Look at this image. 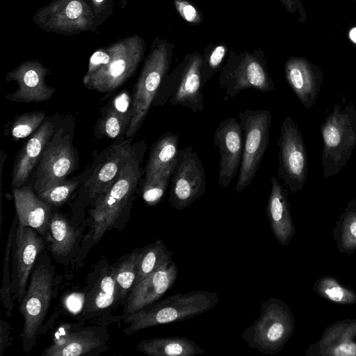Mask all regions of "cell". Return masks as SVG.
Wrapping results in <instances>:
<instances>
[{
	"instance_id": "obj_1",
	"label": "cell",
	"mask_w": 356,
	"mask_h": 356,
	"mask_svg": "<svg viewBox=\"0 0 356 356\" xmlns=\"http://www.w3.org/2000/svg\"><path fill=\"white\" fill-rule=\"evenodd\" d=\"M145 145L122 168L108 191L99 195L90 209L86 225L88 232L82 238L74 259L76 266L85 259L90 248L104 234L112 229H123L122 213L134 195L140 177L142 154Z\"/></svg>"
},
{
	"instance_id": "obj_2",
	"label": "cell",
	"mask_w": 356,
	"mask_h": 356,
	"mask_svg": "<svg viewBox=\"0 0 356 356\" xmlns=\"http://www.w3.org/2000/svg\"><path fill=\"white\" fill-rule=\"evenodd\" d=\"M219 301L216 292L192 291L168 296L131 314L111 315L96 323L106 326L122 321L129 324L123 331L130 335L146 328L193 318L211 309Z\"/></svg>"
},
{
	"instance_id": "obj_3",
	"label": "cell",
	"mask_w": 356,
	"mask_h": 356,
	"mask_svg": "<svg viewBox=\"0 0 356 356\" xmlns=\"http://www.w3.org/2000/svg\"><path fill=\"white\" fill-rule=\"evenodd\" d=\"M56 269L46 250L38 256L25 294L19 301L24 324L22 349L29 353L35 346L56 292Z\"/></svg>"
},
{
	"instance_id": "obj_4",
	"label": "cell",
	"mask_w": 356,
	"mask_h": 356,
	"mask_svg": "<svg viewBox=\"0 0 356 356\" xmlns=\"http://www.w3.org/2000/svg\"><path fill=\"white\" fill-rule=\"evenodd\" d=\"M323 178L337 175L356 147V106L336 104L321 124Z\"/></svg>"
},
{
	"instance_id": "obj_5",
	"label": "cell",
	"mask_w": 356,
	"mask_h": 356,
	"mask_svg": "<svg viewBox=\"0 0 356 356\" xmlns=\"http://www.w3.org/2000/svg\"><path fill=\"white\" fill-rule=\"evenodd\" d=\"M175 44L166 38L156 37L145 58L135 85L131 103L132 116L125 136H134L140 128L153 104L161 84L168 73Z\"/></svg>"
},
{
	"instance_id": "obj_6",
	"label": "cell",
	"mask_w": 356,
	"mask_h": 356,
	"mask_svg": "<svg viewBox=\"0 0 356 356\" xmlns=\"http://www.w3.org/2000/svg\"><path fill=\"white\" fill-rule=\"evenodd\" d=\"M295 318L289 306L277 298L261 305L258 318L242 333L248 346L268 355L282 351L293 334Z\"/></svg>"
},
{
	"instance_id": "obj_7",
	"label": "cell",
	"mask_w": 356,
	"mask_h": 356,
	"mask_svg": "<svg viewBox=\"0 0 356 356\" xmlns=\"http://www.w3.org/2000/svg\"><path fill=\"white\" fill-rule=\"evenodd\" d=\"M266 61L265 51L261 48L252 51L229 49L218 76L219 87L225 92L223 101L248 88L262 92L274 90V82Z\"/></svg>"
},
{
	"instance_id": "obj_8",
	"label": "cell",
	"mask_w": 356,
	"mask_h": 356,
	"mask_svg": "<svg viewBox=\"0 0 356 356\" xmlns=\"http://www.w3.org/2000/svg\"><path fill=\"white\" fill-rule=\"evenodd\" d=\"M202 54L195 51L185 54L178 65L164 77L153 106L167 102L181 106L194 113L204 108L201 75Z\"/></svg>"
},
{
	"instance_id": "obj_9",
	"label": "cell",
	"mask_w": 356,
	"mask_h": 356,
	"mask_svg": "<svg viewBox=\"0 0 356 356\" xmlns=\"http://www.w3.org/2000/svg\"><path fill=\"white\" fill-rule=\"evenodd\" d=\"M110 45L108 63L92 74L83 76V83L89 89L106 92L118 88L136 72L144 58L145 42L138 35L126 37Z\"/></svg>"
},
{
	"instance_id": "obj_10",
	"label": "cell",
	"mask_w": 356,
	"mask_h": 356,
	"mask_svg": "<svg viewBox=\"0 0 356 356\" xmlns=\"http://www.w3.org/2000/svg\"><path fill=\"white\" fill-rule=\"evenodd\" d=\"M239 123L243 134V149L236 192L245 189L252 181L268 148L272 122L268 109L241 111Z\"/></svg>"
},
{
	"instance_id": "obj_11",
	"label": "cell",
	"mask_w": 356,
	"mask_h": 356,
	"mask_svg": "<svg viewBox=\"0 0 356 356\" xmlns=\"http://www.w3.org/2000/svg\"><path fill=\"white\" fill-rule=\"evenodd\" d=\"M33 20L47 32L69 36L98 28L90 0H53L39 8Z\"/></svg>"
},
{
	"instance_id": "obj_12",
	"label": "cell",
	"mask_w": 356,
	"mask_h": 356,
	"mask_svg": "<svg viewBox=\"0 0 356 356\" xmlns=\"http://www.w3.org/2000/svg\"><path fill=\"white\" fill-rule=\"evenodd\" d=\"M278 177L292 194L303 188L308 170L306 147L298 124L286 116L278 140Z\"/></svg>"
},
{
	"instance_id": "obj_13",
	"label": "cell",
	"mask_w": 356,
	"mask_h": 356,
	"mask_svg": "<svg viewBox=\"0 0 356 356\" xmlns=\"http://www.w3.org/2000/svg\"><path fill=\"white\" fill-rule=\"evenodd\" d=\"M109 334L105 325L60 323L52 335L51 344L42 356L99 355L108 348Z\"/></svg>"
},
{
	"instance_id": "obj_14",
	"label": "cell",
	"mask_w": 356,
	"mask_h": 356,
	"mask_svg": "<svg viewBox=\"0 0 356 356\" xmlns=\"http://www.w3.org/2000/svg\"><path fill=\"white\" fill-rule=\"evenodd\" d=\"M168 203L181 211L205 193L207 181L202 161L191 146L179 150L170 180Z\"/></svg>"
},
{
	"instance_id": "obj_15",
	"label": "cell",
	"mask_w": 356,
	"mask_h": 356,
	"mask_svg": "<svg viewBox=\"0 0 356 356\" xmlns=\"http://www.w3.org/2000/svg\"><path fill=\"white\" fill-rule=\"evenodd\" d=\"M84 308L77 317L79 322H92L111 316V312L120 304L113 266L106 259L99 260L88 274L85 288Z\"/></svg>"
},
{
	"instance_id": "obj_16",
	"label": "cell",
	"mask_w": 356,
	"mask_h": 356,
	"mask_svg": "<svg viewBox=\"0 0 356 356\" xmlns=\"http://www.w3.org/2000/svg\"><path fill=\"white\" fill-rule=\"evenodd\" d=\"M75 164L76 157L70 140L58 130L40 157L34 184L35 191L42 192L65 181Z\"/></svg>"
},
{
	"instance_id": "obj_17",
	"label": "cell",
	"mask_w": 356,
	"mask_h": 356,
	"mask_svg": "<svg viewBox=\"0 0 356 356\" xmlns=\"http://www.w3.org/2000/svg\"><path fill=\"white\" fill-rule=\"evenodd\" d=\"M41 236L35 229L18 221L13 243L15 272L12 286L14 299L18 302L25 294L34 264L44 248Z\"/></svg>"
},
{
	"instance_id": "obj_18",
	"label": "cell",
	"mask_w": 356,
	"mask_h": 356,
	"mask_svg": "<svg viewBox=\"0 0 356 356\" xmlns=\"http://www.w3.org/2000/svg\"><path fill=\"white\" fill-rule=\"evenodd\" d=\"M213 144L220 155L218 185L227 188L241 163L243 134L239 121L233 117L224 119L215 131Z\"/></svg>"
},
{
	"instance_id": "obj_19",
	"label": "cell",
	"mask_w": 356,
	"mask_h": 356,
	"mask_svg": "<svg viewBox=\"0 0 356 356\" xmlns=\"http://www.w3.org/2000/svg\"><path fill=\"white\" fill-rule=\"evenodd\" d=\"M51 72L40 61L26 60L10 71L6 81H15L18 88L6 96L7 100L17 103L42 102L49 100L56 90L47 86L45 77Z\"/></svg>"
},
{
	"instance_id": "obj_20",
	"label": "cell",
	"mask_w": 356,
	"mask_h": 356,
	"mask_svg": "<svg viewBox=\"0 0 356 356\" xmlns=\"http://www.w3.org/2000/svg\"><path fill=\"white\" fill-rule=\"evenodd\" d=\"M178 268L172 259L136 284L123 302L122 314H131L161 298L175 284Z\"/></svg>"
},
{
	"instance_id": "obj_21",
	"label": "cell",
	"mask_w": 356,
	"mask_h": 356,
	"mask_svg": "<svg viewBox=\"0 0 356 356\" xmlns=\"http://www.w3.org/2000/svg\"><path fill=\"white\" fill-rule=\"evenodd\" d=\"M286 80L306 108L316 103L323 81V72L302 56H291L284 65Z\"/></svg>"
},
{
	"instance_id": "obj_22",
	"label": "cell",
	"mask_w": 356,
	"mask_h": 356,
	"mask_svg": "<svg viewBox=\"0 0 356 356\" xmlns=\"http://www.w3.org/2000/svg\"><path fill=\"white\" fill-rule=\"evenodd\" d=\"M356 319L337 321L306 350L307 356H356Z\"/></svg>"
},
{
	"instance_id": "obj_23",
	"label": "cell",
	"mask_w": 356,
	"mask_h": 356,
	"mask_svg": "<svg viewBox=\"0 0 356 356\" xmlns=\"http://www.w3.org/2000/svg\"><path fill=\"white\" fill-rule=\"evenodd\" d=\"M270 183L266 216L275 238L280 245L285 246L296 233L289 208L288 190L274 176L270 178Z\"/></svg>"
},
{
	"instance_id": "obj_24",
	"label": "cell",
	"mask_w": 356,
	"mask_h": 356,
	"mask_svg": "<svg viewBox=\"0 0 356 356\" xmlns=\"http://www.w3.org/2000/svg\"><path fill=\"white\" fill-rule=\"evenodd\" d=\"M138 152L128 143L112 147L104 162L99 165L85 185L89 200L108 191L118 179L125 165Z\"/></svg>"
},
{
	"instance_id": "obj_25",
	"label": "cell",
	"mask_w": 356,
	"mask_h": 356,
	"mask_svg": "<svg viewBox=\"0 0 356 356\" xmlns=\"http://www.w3.org/2000/svg\"><path fill=\"white\" fill-rule=\"evenodd\" d=\"M54 131L49 121L43 122L24 145L16 157L12 172V186L19 188L25 183Z\"/></svg>"
},
{
	"instance_id": "obj_26",
	"label": "cell",
	"mask_w": 356,
	"mask_h": 356,
	"mask_svg": "<svg viewBox=\"0 0 356 356\" xmlns=\"http://www.w3.org/2000/svg\"><path fill=\"white\" fill-rule=\"evenodd\" d=\"M13 193L19 222L44 235L53 213L51 207L35 195L31 187L14 188Z\"/></svg>"
},
{
	"instance_id": "obj_27",
	"label": "cell",
	"mask_w": 356,
	"mask_h": 356,
	"mask_svg": "<svg viewBox=\"0 0 356 356\" xmlns=\"http://www.w3.org/2000/svg\"><path fill=\"white\" fill-rule=\"evenodd\" d=\"M84 225H72L63 215L53 212L49 229L45 234L50 251L59 261L72 255L81 239Z\"/></svg>"
},
{
	"instance_id": "obj_28",
	"label": "cell",
	"mask_w": 356,
	"mask_h": 356,
	"mask_svg": "<svg viewBox=\"0 0 356 356\" xmlns=\"http://www.w3.org/2000/svg\"><path fill=\"white\" fill-rule=\"evenodd\" d=\"M136 350L149 356H195L205 353L193 340L185 337L143 339Z\"/></svg>"
},
{
	"instance_id": "obj_29",
	"label": "cell",
	"mask_w": 356,
	"mask_h": 356,
	"mask_svg": "<svg viewBox=\"0 0 356 356\" xmlns=\"http://www.w3.org/2000/svg\"><path fill=\"white\" fill-rule=\"evenodd\" d=\"M179 141L178 134L167 131L154 143L145 166V179L152 177L176 161L179 150Z\"/></svg>"
},
{
	"instance_id": "obj_30",
	"label": "cell",
	"mask_w": 356,
	"mask_h": 356,
	"mask_svg": "<svg viewBox=\"0 0 356 356\" xmlns=\"http://www.w3.org/2000/svg\"><path fill=\"white\" fill-rule=\"evenodd\" d=\"M332 236L340 254H353L356 251V200H350L337 216Z\"/></svg>"
},
{
	"instance_id": "obj_31",
	"label": "cell",
	"mask_w": 356,
	"mask_h": 356,
	"mask_svg": "<svg viewBox=\"0 0 356 356\" xmlns=\"http://www.w3.org/2000/svg\"><path fill=\"white\" fill-rule=\"evenodd\" d=\"M172 255L173 253L160 239L140 248L138 257L137 273L134 286L160 268L167 261L172 259Z\"/></svg>"
},
{
	"instance_id": "obj_32",
	"label": "cell",
	"mask_w": 356,
	"mask_h": 356,
	"mask_svg": "<svg viewBox=\"0 0 356 356\" xmlns=\"http://www.w3.org/2000/svg\"><path fill=\"white\" fill-rule=\"evenodd\" d=\"M139 250L140 248L132 250L112 265L120 304H122L134 286Z\"/></svg>"
},
{
	"instance_id": "obj_33",
	"label": "cell",
	"mask_w": 356,
	"mask_h": 356,
	"mask_svg": "<svg viewBox=\"0 0 356 356\" xmlns=\"http://www.w3.org/2000/svg\"><path fill=\"white\" fill-rule=\"evenodd\" d=\"M312 289L319 296L330 302L343 305L356 303V292L333 276L321 277Z\"/></svg>"
},
{
	"instance_id": "obj_34",
	"label": "cell",
	"mask_w": 356,
	"mask_h": 356,
	"mask_svg": "<svg viewBox=\"0 0 356 356\" xmlns=\"http://www.w3.org/2000/svg\"><path fill=\"white\" fill-rule=\"evenodd\" d=\"M176 161L152 177L145 179L142 188V197L147 205L158 204L165 195L171 180Z\"/></svg>"
},
{
	"instance_id": "obj_35",
	"label": "cell",
	"mask_w": 356,
	"mask_h": 356,
	"mask_svg": "<svg viewBox=\"0 0 356 356\" xmlns=\"http://www.w3.org/2000/svg\"><path fill=\"white\" fill-rule=\"evenodd\" d=\"M229 52L226 42H220L217 44H209L204 49L202 54L201 75L204 87L207 83L224 65V62Z\"/></svg>"
},
{
	"instance_id": "obj_36",
	"label": "cell",
	"mask_w": 356,
	"mask_h": 356,
	"mask_svg": "<svg viewBox=\"0 0 356 356\" xmlns=\"http://www.w3.org/2000/svg\"><path fill=\"white\" fill-rule=\"evenodd\" d=\"M18 221V217L16 216L8 232V236L5 248L3 277L0 290L1 302L6 310V316L8 317L12 316L14 307L13 299H12V280L10 273V260L11 253L13 252L14 236L17 227Z\"/></svg>"
},
{
	"instance_id": "obj_37",
	"label": "cell",
	"mask_w": 356,
	"mask_h": 356,
	"mask_svg": "<svg viewBox=\"0 0 356 356\" xmlns=\"http://www.w3.org/2000/svg\"><path fill=\"white\" fill-rule=\"evenodd\" d=\"M45 118L44 111L25 113L17 116L10 127V134L15 139L26 138L35 132Z\"/></svg>"
},
{
	"instance_id": "obj_38",
	"label": "cell",
	"mask_w": 356,
	"mask_h": 356,
	"mask_svg": "<svg viewBox=\"0 0 356 356\" xmlns=\"http://www.w3.org/2000/svg\"><path fill=\"white\" fill-rule=\"evenodd\" d=\"M131 116V113H124L112 107L100 123L101 131L111 138H117L127 128Z\"/></svg>"
},
{
	"instance_id": "obj_39",
	"label": "cell",
	"mask_w": 356,
	"mask_h": 356,
	"mask_svg": "<svg viewBox=\"0 0 356 356\" xmlns=\"http://www.w3.org/2000/svg\"><path fill=\"white\" fill-rule=\"evenodd\" d=\"M79 180H65L46 191L38 193V196L52 207H61L76 188Z\"/></svg>"
},
{
	"instance_id": "obj_40",
	"label": "cell",
	"mask_w": 356,
	"mask_h": 356,
	"mask_svg": "<svg viewBox=\"0 0 356 356\" xmlns=\"http://www.w3.org/2000/svg\"><path fill=\"white\" fill-rule=\"evenodd\" d=\"M179 15L189 25H199L203 21L200 10L189 0H173Z\"/></svg>"
},
{
	"instance_id": "obj_41",
	"label": "cell",
	"mask_w": 356,
	"mask_h": 356,
	"mask_svg": "<svg viewBox=\"0 0 356 356\" xmlns=\"http://www.w3.org/2000/svg\"><path fill=\"white\" fill-rule=\"evenodd\" d=\"M85 300V291H74L63 297L62 304L68 313L79 316L84 308Z\"/></svg>"
},
{
	"instance_id": "obj_42",
	"label": "cell",
	"mask_w": 356,
	"mask_h": 356,
	"mask_svg": "<svg viewBox=\"0 0 356 356\" xmlns=\"http://www.w3.org/2000/svg\"><path fill=\"white\" fill-rule=\"evenodd\" d=\"M115 0H90L97 26H100L112 13Z\"/></svg>"
},
{
	"instance_id": "obj_43",
	"label": "cell",
	"mask_w": 356,
	"mask_h": 356,
	"mask_svg": "<svg viewBox=\"0 0 356 356\" xmlns=\"http://www.w3.org/2000/svg\"><path fill=\"white\" fill-rule=\"evenodd\" d=\"M288 13L297 17L300 23L307 22V13L301 0H279Z\"/></svg>"
},
{
	"instance_id": "obj_44",
	"label": "cell",
	"mask_w": 356,
	"mask_h": 356,
	"mask_svg": "<svg viewBox=\"0 0 356 356\" xmlns=\"http://www.w3.org/2000/svg\"><path fill=\"white\" fill-rule=\"evenodd\" d=\"M12 327L4 319L0 321V355L3 356L5 350L11 346Z\"/></svg>"
},
{
	"instance_id": "obj_45",
	"label": "cell",
	"mask_w": 356,
	"mask_h": 356,
	"mask_svg": "<svg viewBox=\"0 0 356 356\" xmlns=\"http://www.w3.org/2000/svg\"><path fill=\"white\" fill-rule=\"evenodd\" d=\"M347 35L352 45L356 48V25L349 28Z\"/></svg>"
},
{
	"instance_id": "obj_46",
	"label": "cell",
	"mask_w": 356,
	"mask_h": 356,
	"mask_svg": "<svg viewBox=\"0 0 356 356\" xmlns=\"http://www.w3.org/2000/svg\"><path fill=\"white\" fill-rule=\"evenodd\" d=\"M121 1H122V0H121ZM124 1H125L127 2L128 0H124Z\"/></svg>"
},
{
	"instance_id": "obj_47",
	"label": "cell",
	"mask_w": 356,
	"mask_h": 356,
	"mask_svg": "<svg viewBox=\"0 0 356 356\" xmlns=\"http://www.w3.org/2000/svg\"><path fill=\"white\" fill-rule=\"evenodd\" d=\"M354 1H355V4H356V0H354Z\"/></svg>"
}]
</instances>
